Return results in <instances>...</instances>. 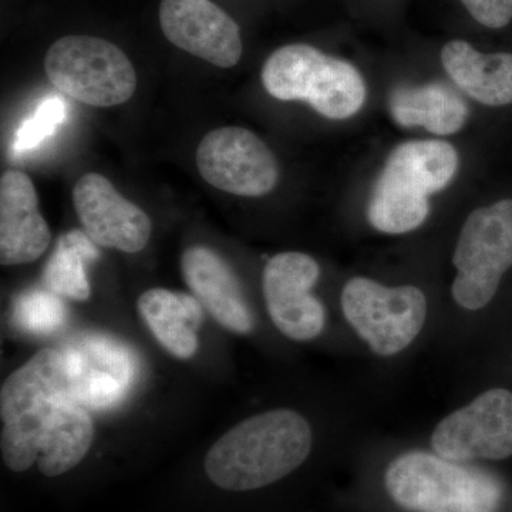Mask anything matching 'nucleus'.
<instances>
[{
  "instance_id": "1",
  "label": "nucleus",
  "mask_w": 512,
  "mask_h": 512,
  "mask_svg": "<svg viewBox=\"0 0 512 512\" xmlns=\"http://www.w3.org/2000/svg\"><path fill=\"white\" fill-rule=\"evenodd\" d=\"M0 417L3 463L15 473L37 464L43 476H62L92 447L93 420L74 396L62 350H40L6 379Z\"/></svg>"
},
{
  "instance_id": "2",
  "label": "nucleus",
  "mask_w": 512,
  "mask_h": 512,
  "mask_svg": "<svg viewBox=\"0 0 512 512\" xmlns=\"http://www.w3.org/2000/svg\"><path fill=\"white\" fill-rule=\"evenodd\" d=\"M348 512H510L511 490L497 471L456 463L427 444L357 453Z\"/></svg>"
},
{
  "instance_id": "3",
  "label": "nucleus",
  "mask_w": 512,
  "mask_h": 512,
  "mask_svg": "<svg viewBox=\"0 0 512 512\" xmlns=\"http://www.w3.org/2000/svg\"><path fill=\"white\" fill-rule=\"evenodd\" d=\"M311 421L293 409L266 410L242 420L205 457L212 484L234 493L266 490L306 466L315 451Z\"/></svg>"
},
{
  "instance_id": "4",
  "label": "nucleus",
  "mask_w": 512,
  "mask_h": 512,
  "mask_svg": "<svg viewBox=\"0 0 512 512\" xmlns=\"http://www.w3.org/2000/svg\"><path fill=\"white\" fill-rule=\"evenodd\" d=\"M460 157L443 140H412L387 157L367 204V221L386 235H404L423 227L431 195L453 181Z\"/></svg>"
},
{
  "instance_id": "5",
  "label": "nucleus",
  "mask_w": 512,
  "mask_h": 512,
  "mask_svg": "<svg viewBox=\"0 0 512 512\" xmlns=\"http://www.w3.org/2000/svg\"><path fill=\"white\" fill-rule=\"evenodd\" d=\"M348 329L377 359L406 355L431 323L429 295L413 284L387 285L369 276H353L339 296Z\"/></svg>"
},
{
  "instance_id": "6",
  "label": "nucleus",
  "mask_w": 512,
  "mask_h": 512,
  "mask_svg": "<svg viewBox=\"0 0 512 512\" xmlns=\"http://www.w3.org/2000/svg\"><path fill=\"white\" fill-rule=\"evenodd\" d=\"M266 93L281 101H305L329 120H346L362 110L366 84L346 60L305 43L279 47L262 69Z\"/></svg>"
},
{
  "instance_id": "7",
  "label": "nucleus",
  "mask_w": 512,
  "mask_h": 512,
  "mask_svg": "<svg viewBox=\"0 0 512 512\" xmlns=\"http://www.w3.org/2000/svg\"><path fill=\"white\" fill-rule=\"evenodd\" d=\"M451 264L456 269L450 285L453 305L464 315L484 311L497 296L512 268V200L477 208L458 234Z\"/></svg>"
},
{
  "instance_id": "8",
  "label": "nucleus",
  "mask_w": 512,
  "mask_h": 512,
  "mask_svg": "<svg viewBox=\"0 0 512 512\" xmlns=\"http://www.w3.org/2000/svg\"><path fill=\"white\" fill-rule=\"evenodd\" d=\"M50 83L70 99L93 107H114L133 97L137 74L119 46L101 37L72 35L47 50Z\"/></svg>"
},
{
  "instance_id": "9",
  "label": "nucleus",
  "mask_w": 512,
  "mask_h": 512,
  "mask_svg": "<svg viewBox=\"0 0 512 512\" xmlns=\"http://www.w3.org/2000/svg\"><path fill=\"white\" fill-rule=\"evenodd\" d=\"M427 446L456 463H498L512 457V392L491 387L451 410L431 430Z\"/></svg>"
},
{
  "instance_id": "10",
  "label": "nucleus",
  "mask_w": 512,
  "mask_h": 512,
  "mask_svg": "<svg viewBox=\"0 0 512 512\" xmlns=\"http://www.w3.org/2000/svg\"><path fill=\"white\" fill-rule=\"evenodd\" d=\"M320 278L311 255L286 251L268 259L262 275L266 312L276 329L293 342H313L328 326L326 306L313 293Z\"/></svg>"
},
{
  "instance_id": "11",
  "label": "nucleus",
  "mask_w": 512,
  "mask_h": 512,
  "mask_svg": "<svg viewBox=\"0 0 512 512\" xmlns=\"http://www.w3.org/2000/svg\"><path fill=\"white\" fill-rule=\"evenodd\" d=\"M197 167L212 187L239 197H264L279 180L278 161L255 133L221 127L202 138Z\"/></svg>"
},
{
  "instance_id": "12",
  "label": "nucleus",
  "mask_w": 512,
  "mask_h": 512,
  "mask_svg": "<svg viewBox=\"0 0 512 512\" xmlns=\"http://www.w3.org/2000/svg\"><path fill=\"white\" fill-rule=\"evenodd\" d=\"M160 25L168 42L214 66L231 69L241 60V29L211 0H163Z\"/></svg>"
},
{
  "instance_id": "13",
  "label": "nucleus",
  "mask_w": 512,
  "mask_h": 512,
  "mask_svg": "<svg viewBox=\"0 0 512 512\" xmlns=\"http://www.w3.org/2000/svg\"><path fill=\"white\" fill-rule=\"evenodd\" d=\"M73 204L83 231L99 247L127 254L147 247L153 231L150 217L126 200L104 175L84 174L74 185Z\"/></svg>"
},
{
  "instance_id": "14",
  "label": "nucleus",
  "mask_w": 512,
  "mask_h": 512,
  "mask_svg": "<svg viewBox=\"0 0 512 512\" xmlns=\"http://www.w3.org/2000/svg\"><path fill=\"white\" fill-rule=\"evenodd\" d=\"M62 352L72 376L74 396L86 409L117 406L136 379V356L117 340L86 336Z\"/></svg>"
},
{
  "instance_id": "15",
  "label": "nucleus",
  "mask_w": 512,
  "mask_h": 512,
  "mask_svg": "<svg viewBox=\"0 0 512 512\" xmlns=\"http://www.w3.org/2000/svg\"><path fill=\"white\" fill-rule=\"evenodd\" d=\"M50 241L52 234L40 214L35 184L22 171H5L0 178V264L35 262Z\"/></svg>"
},
{
  "instance_id": "16",
  "label": "nucleus",
  "mask_w": 512,
  "mask_h": 512,
  "mask_svg": "<svg viewBox=\"0 0 512 512\" xmlns=\"http://www.w3.org/2000/svg\"><path fill=\"white\" fill-rule=\"evenodd\" d=\"M181 271L192 295L220 325L238 335L255 329V318L237 275L217 252L191 247L181 256Z\"/></svg>"
},
{
  "instance_id": "17",
  "label": "nucleus",
  "mask_w": 512,
  "mask_h": 512,
  "mask_svg": "<svg viewBox=\"0 0 512 512\" xmlns=\"http://www.w3.org/2000/svg\"><path fill=\"white\" fill-rule=\"evenodd\" d=\"M441 63L454 84L488 107L512 104V53H481L466 40L441 49Z\"/></svg>"
},
{
  "instance_id": "18",
  "label": "nucleus",
  "mask_w": 512,
  "mask_h": 512,
  "mask_svg": "<svg viewBox=\"0 0 512 512\" xmlns=\"http://www.w3.org/2000/svg\"><path fill=\"white\" fill-rule=\"evenodd\" d=\"M389 109L399 126L423 127L436 136L458 133L470 114L467 101L443 82L396 87Z\"/></svg>"
},
{
  "instance_id": "19",
  "label": "nucleus",
  "mask_w": 512,
  "mask_h": 512,
  "mask_svg": "<svg viewBox=\"0 0 512 512\" xmlns=\"http://www.w3.org/2000/svg\"><path fill=\"white\" fill-rule=\"evenodd\" d=\"M201 308L194 295L168 289H148L138 299V312L154 338L168 353L183 360L197 353Z\"/></svg>"
},
{
  "instance_id": "20",
  "label": "nucleus",
  "mask_w": 512,
  "mask_h": 512,
  "mask_svg": "<svg viewBox=\"0 0 512 512\" xmlns=\"http://www.w3.org/2000/svg\"><path fill=\"white\" fill-rule=\"evenodd\" d=\"M99 255L96 242L82 229L66 232L57 242L43 272L47 291L77 302L87 301L92 292L87 265Z\"/></svg>"
},
{
  "instance_id": "21",
  "label": "nucleus",
  "mask_w": 512,
  "mask_h": 512,
  "mask_svg": "<svg viewBox=\"0 0 512 512\" xmlns=\"http://www.w3.org/2000/svg\"><path fill=\"white\" fill-rule=\"evenodd\" d=\"M13 320L20 330L30 335H52L66 325L67 308L62 296L33 289L16 298Z\"/></svg>"
},
{
  "instance_id": "22",
  "label": "nucleus",
  "mask_w": 512,
  "mask_h": 512,
  "mask_svg": "<svg viewBox=\"0 0 512 512\" xmlns=\"http://www.w3.org/2000/svg\"><path fill=\"white\" fill-rule=\"evenodd\" d=\"M66 116L67 107L62 97L47 96L40 101L35 113L16 130L12 143L13 153L23 156L42 146L62 126Z\"/></svg>"
},
{
  "instance_id": "23",
  "label": "nucleus",
  "mask_w": 512,
  "mask_h": 512,
  "mask_svg": "<svg viewBox=\"0 0 512 512\" xmlns=\"http://www.w3.org/2000/svg\"><path fill=\"white\" fill-rule=\"evenodd\" d=\"M471 18L488 29H503L512 20V0H460Z\"/></svg>"
}]
</instances>
